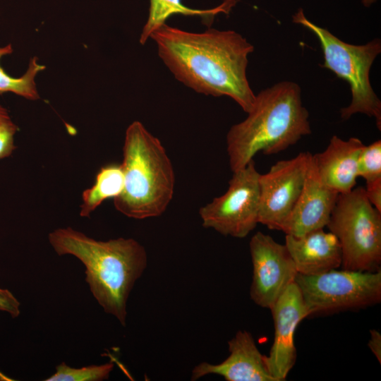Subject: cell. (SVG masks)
Segmentation results:
<instances>
[{
  "label": "cell",
  "mask_w": 381,
  "mask_h": 381,
  "mask_svg": "<svg viewBox=\"0 0 381 381\" xmlns=\"http://www.w3.org/2000/svg\"><path fill=\"white\" fill-rule=\"evenodd\" d=\"M150 38L179 81L198 93L229 97L246 113L252 109L255 95L246 69L254 47L241 35L214 28L191 32L164 24Z\"/></svg>",
  "instance_id": "1"
},
{
  "label": "cell",
  "mask_w": 381,
  "mask_h": 381,
  "mask_svg": "<svg viewBox=\"0 0 381 381\" xmlns=\"http://www.w3.org/2000/svg\"><path fill=\"white\" fill-rule=\"evenodd\" d=\"M48 239L59 255H71L83 263L93 296L125 326L130 293L147 265L145 247L131 238L97 241L71 227L54 230Z\"/></svg>",
  "instance_id": "2"
},
{
  "label": "cell",
  "mask_w": 381,
  "mask_h": 381,
  "mask_svg": "<svg viewBox=\"0 0 381 381\" xmlns=\"http://www.w3.org/2000/svg\"><path fill=\"white\" fill-rule=\"evenodd\" d=\"M308 118L297 83L281 81L261 90L255 95L246 119L227 133L232 172L245 167L259 152L267 155L279 153L310 134Z\"/></svg>",
  "instance_id": "3"
},
{
  "label": "cell",
  "mask_w": 381,
  "mask_h": 381,
  "mask_svg": "<svg viewBox=\"0 0 381 381\" xmlns=\"http://www.w3.org/2000/svg\"><path fill=\"white\" fill-rule=\"evenodd\" d=\"M123 157V188L114 198L116 210L135 219L162 214L173 198L175 175L162 143L135 121L126 131Z\"/></svg>",
  "instance_id": "4"
},
{
  "label": "cell",
  "mask_w": 381,
  "mask_h": 381,
  "mask_svg": "<svg viewBox=\"0 0 381 381\" xmlns=\"http://www.w3.org/2000/svg\"><path fill=\"white\" fill-rule=\"evenodd\" d=\"M292 20L311 31L318 39L324 56L321 66L349 83L351 101L341 109V117L346 120L355 114H364L374 117L380 130L381 101L370 81V68L381 52L380 40L375 38L361 45L346 43L309 20L301 8L292 16Z\"/></svg>",
  "instance_id": "5"
},
{
  "label": "cell",
  "mask_w": 381,
  "mask_h": 381,
  "mask_svg": "<svg viewBox=\"0 0 381 381\" xmlns=\"http://www.w3.org/2000/svg\"><path fill=\"white\" fill-rule=\"evenodd\" d=\"M339 241L343 270L376 272L381 265V212L363 187L339 194L327 224Z\"/></svg>",
  "instance_id": "6"
},
{
  "label": "cell",
  "mask_w": 381,
  "mask_h": 381,
  "mask_svg": "<svg viewBox=\"0 0 381 381\" xmlns=\"http://www.w3.org/2000/svg\"><path fill=\"white\" fill-rule=\"evenodd\" d=\"M294 282L308 317L364 308L381 301V270L334 269L316 275L297 274Z\"/></svg>",
  "instance_id": "7"
},
{
  "label": "cell",
  "mask_w": 381,
  "mask_h": 381,
  "mask_svg": "<svg viewBox=\"0 0 381 381\" xmlns=\"http://www.w3.org/2000/svg\"><path fill=\"white\" fill-rule=\"evenodd\" d=\"M259 176L253 159L234 171L226 193L200 207L202 226L226 236H247L259 224Z\"/></svg>",
  "instance_id": "8"
},
{
  "label": "cell",
  "mask_w": 381,
  "mask_h": 381,
  "mask_svg": "<svg viewBox=\"0 0 381 381\" xmlns=\"http://www.w3.org/2000/svg\"><path fill=\"white\" fill-rule=\"evenodd\" d=\"M309 152L277 162L259 176L258 222L270 229L282 231L293 210L305 181Z\"/></svg>",
  "instance_id": "9"
},
{
  "label": "cell",
  "mask_w": 381,
  "mask_h": 381,
  "mask_svg": "<svg viewBox=\"0 0 381 381\" xmlns=\"http://www.w3.org/2000/svg\"><path fill=\"white\" fill-rule=\"evenodd\" d=\"M253 265L250 296L258 306L270 309L298 274L285 246L270 235L256 232L250 238Z\"/></svg>",
  "instance_id": "10"
},
{
  "label": "cell",
  "mask_w": 381,
  "mask_h": 381,
  "mask_svg": "<svg viewBox=\"0 0 381 381\" xmlns=\"http://www.w3.org/2000/svg\"><path fill=\"white\" fill-rule=\"evenodd\" d=\"M274 335L269 355L264 356L266 368L276 381L286 380L296 360L294 334L297 326L308 317L301 291L293 282L270 308Z\"/></svg>",
  "instance_id": "11"
},
{
  "label": "cell",
  "mask_w": 381,
  "mask_h": 381,
  "mask_svg": "<svg viewBox=\"0 0 381 381\" xmlns=\"http://www.w3.org/2000/svg\"><path fill=\"white\" fill-rule=\"evenodd\" d=\"M338 195L322 181L310 154L301 193L282 231L299 236L324 228L329 222Z\"/></svg>",
  "instance_id": "12"
},
{
  "label": "cell",
  "mask_w": 381,
  "mask_h": 381,
  "mask_svg": "<svg viewBox=\"0 0 381 381\" xmlns=\"http://www.w3.org/2000/svg\"><path fill=\"white\" fill-rule=\"evenodd\" d=\"M228 346L229 355L224 361L219 364L199 363L192 371L191 380L214 374L227 381H276L268 372L264 355L250 332L238 331L229 341Z\"/></svg>",
  "instance_id": "13"
},
{
  "label": "cell",
  "mask_w": 381,
  "mask_h": 381,
  "mask_svg": "<svg viewBox=\"0 0 381 381\" xmlns=\"http://www.w3.org/2000/svg\"><path fill=\"white\" fill-rule=\"evenodd\" d=\"M285 246L298 274L316 275L341 265L339 240L330 232L318 229L299 236L286 234Z\"/></svg>",
  "instance_id": "14"
},
{
  "label": "cell",
  "mask_w": 381,
  "mask_h": 381,
  "mask_svg": "<svg viewBox=\"0 0 381 381\" xmlns=\"http://www.w3.org/2000/svg\"><path fill=\"white\" fill-rule=\"evenodd\" d=\"M364 145L355 137L343 140L333 135L323 152L313 155L322 181L339 194L353 189L358 177V158Z\"/></svg>",
  "instance_id": "15"
},
{
  "label": "cell",
  "mask_w": 381,
  "mask_h": 381,
  "mask_svg": "<svg viewBox=\"0 0 381 381\" xmlns=\"http://www.w3.org/2000/svg\"><path fill=\"white\" fill-rule=\"evenodd\" d=\"M236 4V0H224L222 4L215 8L200 10L186 6L181 0H150L148 18L142 30L139 42L141 44H145L150 35L166 24V20L172 15L200 16L212 20L219 13L228 14Z\"/></svg>",
  "instance_id": "16"
},
{
  "label": "cell",
  "mask_w": 381,
  "mask_h": 381,
  "mask_svg": "<svg viewBox=\"0 0 381 381\" xmlns=\"http://www.w3.org/2000/svg\"><path fill=\"white\" fill-rule=\"evenodd\" d=\"M123 172L121 164L111 163L97 172L95 183L82 193L80 215L90 217L105 200L118 196L123 188Z\"/></svg>",
  "instance_id": "17"
},
{
  "label": "cell",
  "mask_w": 381,
  "mask_h": 381,
  "mask_svg": "<svg viewBox=\"0 0 381 381\" xmlns=\"http://www.w3.org/2000/svg\"><path fill=\"white\" fill-rule=\"evenodd\" d=\"M12 52L11 44L0 47V60ZM45 68L39 63L37 57H33L30 60L26 72L18 78H14L8 75L0 66V94L11 92L29 100L39 99L35 78Z\"/></svg>",
  "instance_id": "18"
},
{
  "label": "cell",
  "mask_w": 381,
  "mask_h": 381,
  "mask_svg": "<svg viewBox=\"0 0 381 381\" xmlns=\"http://www.w3.org/2000/svg\"><path fill=\"white\" fill-rule=\"evenodd\" d=\"M114 363L93 365L80 368H72L64 362L56 366V372L46 381H102L109 378Z\"/></svg>",
  "instance_id": "19"
},
{
  "label": "cell",
  "mask_w": 381,
  "mask_h": 381,
  "mask_svg": "<svg viewBox=\"0 0 381 381\" xmlns=\"http://www.w3.org/2000/svg\"><path fill=\"white\" fill-rule=\"evenodd\" d=\"M358 176L365 181L381 177V140H377L362 148L357 164Z\"/></svg>",
  "instance_id": "20"
},
{
  "label": "cell",
  "mask_w": 381,
  "mask_h": 381,
  "mask_svg": "<svg viewBox=\"0 0 381 381\" xmlns=\"http://www.w3.org/2000/svg\"><path fill=\"white\" fill-rule=\"evenodd\" d=\"M18 129L8 110L0 104V159L9 157L13 152Z\"/></svg>",
  "instance_id": "21"
},
{
  "label": "cell",
  "mask_w": 381,
  "mask_h": 381,
  "mask_svg": "<svg viewBox=\"0 0 381 381\" xmlns=\"http://www.w3.org/2000/svg\"><path fill=\"white\" fill-rule=\"evenodd\" d=\"M0 310L7 312L13 318L20 315V302L10 291L1 288H0Z\"/></svg>",
  "instance_id": "22"
},
{
  "label": "cell",
  "mask_w": 381,
  "mask_h": 381,
  "mask_svg": "<svg viewBox=\"0 0 381 381\" xmlns=\"http://www.w3.org/2000/svg\"><path fill=\"white\" fill-rule=\"evenodd\" d=\"M365 183V193L368 201L381 212V177Z\"/></svg>",
  "instance_id": "23"
},
{
  "label": "cell",
  "mask_w": 381,
  "mask_h": 381,
  "mask_svg": "<svg viewBox=\"0 0 381 381\" xmlns=\"http://www.w3.org/2000/svg\"><path fill=\"white\" fill-rule=\"evenodd\" d=\"M370 339L368 346L372 353L375 355L379 363H381V334L375 329L370 330Z\"/></svg>",
  "instance_id": "24"
},
{
  "label": "cell",
  "mask_w": 381,
  "mask_h": 381,
  "mask_svg": "<svg viewBox=\"0 0 381 381\" xmlns=\"http://www.w3.org/2000/svg\"><path fill=\"white\" fill-rule=\"evenodd\" d=\"M361 1H362L363 4L365 7H369L371 4L375 3L377 0H361Z\"/></svg>",
  "instance_id": "25"
}]
</instances>
